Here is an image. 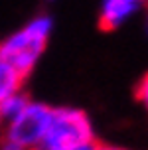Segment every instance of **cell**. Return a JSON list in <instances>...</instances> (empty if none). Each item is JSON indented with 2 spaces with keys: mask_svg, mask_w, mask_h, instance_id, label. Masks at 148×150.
Listing matches in <instances>:
<instances>
[{
  "mask_svg": "<svg viewBox=\"0 0 148 150\" xmlns=\"http://www.w3.org/2000/svg\"><path fill=\"white\" fill-rule=\"evenodd\" d=\"M52 30L53 22L50 16L40 14L32 18L26 26L0 42V59L10 63L22 77H26L40 61Z\"/></svg>",
  "mask_w": 148,
  "mask_h": 150,
  "instance_id": "cell-1",
  "label": "cell"
},
{
  "mask_svg": "<svg viewBox=\"0 0 148 150\" xmlns=\"http://www.w3.org/2000/svg\"><path fill=\"white\" fill-rule=\"evenodd\" d=\"M91 140H95V132L87 112L73 107H53L50 127L34 150H75Z\"/></svg>",
  "mask_w": 148,
  "mask_h": 150,
  "instance_id": "cell-2",
  "label": "cell"
},
{
  "mask_svg": "<svg viewBox=\"0 0 148 150\" xmlns=\"http://www.w3.org/2000/svg\"><path fill=\"white\" fill-rule=\"evenodd\" d=\"M52 115L53 107L45 105V103H38V101H30L20 115L8 120L4 138L18 142L28 150H34L44 138L45 130L50 127Z\"/></svg>",
  "mask_w": 148,
  "mask_h": 150,
  "instance_id": "cell-3",
  "label": "cell"
},
{
  "mask_svg": "<svg viewBox=\"0 0 148 150\" xmlns=\"http://www.w3.org/2000/svg\"><path fill=\"white\" fill-rule=\"evenodd\" d=\"M148 0H101V26L115 30L140 14Z\"/></svg>",
  "mask_w": 148,
  "mask_h": 150,
  "instance_id": "cell-4",
  "label": "cell"
},
{
  "mask_svg": "<svg viewBox=\"0 0 148 150\" xmlns=\"http://www.w3.org/2000/svg\"><path fill=\"white\" fill-rule=\"evenodd\" d=\"M24 77L16 71L10 63L4 59H0V101H4L6 97L14 95L20 91Z\"/></svg>",
  "mask_w": 148,
  "mask_h": 150,
  "instance_id": "cell-5",
  "label": "cell"
},
{
  "mask_svg": "<svg viewBox=\"0 0 148 150\" xmlns=\"http://www.w3.org/2000/svg\"><path fill=\"white\" fill-rule=\"evenodd\" d=\"M28 103H30V99L24 95L22 91H18L14 95L6 97L4 101H0V117H2V120L8 122L10 119H14L16 115H20L24 111V107Z\"/></svg>",
  "mask_w": 148,
  "mask_h": 150,
  "instance_id": "cell-6",
  "label": "cell"
},
{
  "mask_svg": "<svg viewBox=\"0 0 148 150\" xmlns=\"http://www.w3.org/2000/svg\"><path fill=\"white\" fill-rule=\"evenodd\" d=\"M136 95H138V99H140L142 103H144V107L148 109V73L144 75V77H142V81L138 83Z\"/></svg>",
  "mask_w": 148,
  "mask_h": 150,
  "instance_id": "cell-7",
  "label": "cell"
},
{
  "mask_svg": "<svg viewBox=\"0 0 148 150\" xmlns=\"http://www.w3.org/2000/svg\"><path fill=\"white\" fill-rule=\"evenodd\" d=\"M0 150H28V148H24V146H20L18 142H12V140H2V144H0Z\"/></svg>",
  "mask_w": 148,
  "mask_h": 150,
  "instance_id": "cell-8",
  "label": "cell"
},
{
  "mask_svg": "<svg viewBox=\"0 0 148 150\" xmlns=\"http://www.w3.org/2000/svg\"><path fill=\"white\" fill-rule=\"evenodd\" d=\"M97 148H99V142L91 140V142H85V144H81V146H77L75 150H97Z\"/></svg>",
  "mask_w": 148,
  "mask_h": 150,
  "instance_id": "cell-9",
  "label": "cell"
},
{
  "mask_svg": "<svg viewBox=\"0 0 148 150\" xmlns=\"http://www.w3.org/2000/svg\"><path fill=\"white\" fill-rule=\"evenodd\" d=\"M97 150H126V148H120V146H111V144H99Z\"/></svg>",
  "mask_w": 148,
  "mask_h": 150,
  "instance_id": "cell-10",
  "label": "cell"
},
{
  "mask_svg": "<svg viewBox=\"0 0 148 150\" xmlns=\"http://www.w3.org/2000/svg\"><path fill=\"white\" fill-rule=\"evenodd\" d=\"M146 34H148V18H146Z\"/></svg>",
  "mask_w": 148,
  "mask_h": 150,
  "instance_id": "cell-11",
  "label": "cell"
},
{
  "mask_svg": "<svg viewBox=\"0 0 148 150\" xmlns=\"http://www.w3.org/2000/svg\"><path fill=\"white\" fill-rule=\"evenodd\" d=\"M2 122H4V120H2V117H0V127H2Z\"/></svg>",
  "mask_w": 148,
  "mask_h": 150,
  "instance_id": "cell-12",
  "label": "cell"
}]
</instances>
